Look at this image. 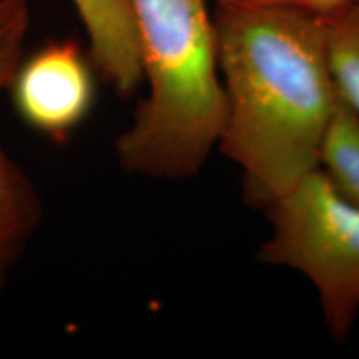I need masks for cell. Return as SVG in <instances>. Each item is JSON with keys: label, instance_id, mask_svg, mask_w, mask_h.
I'll list each match as a JSON object with an SVG mask.
<instances>
[{"label": "cell", "instance_id": "obj_1", "mask_svg": "<svg viewBox=\"0 0 359 359\" xmlns=\"http://www.w3.org/2000/svg\"><path fill=\"white\" fill-rule=\"evenodd\" d=\"M217 57L224 93L218 145L243 175L245 198L266 208L320 167L338 90L323 19L218 7Z\"/></svg>", "mask_w": 359, "mask_h": 359}, {"label": "cell", "instance_id": "obj_2", "mask_svg": "<svg viewBox=\"0 0 359 359\" xmlns=\"http://www.w3.org/2000/svg\"><path fill=\"white\" fill-rule=\"evenodd\" d=\"M148 93L116 138L125 172L185 180L218 145L224 93L205 0H130Z\"/></svg>", "mask_w": 359, "mask_h": 359}, {"label": "cell", "instance_id": "obj_3", "mask_svg": "<svg viewBox=\"0 0 359 359\" xmlns=\"http://www.w3.org/2000/svg\"><path fill=\"white\" fill-rule=\"evenodd\" d=\"M264 212L271 235L259 259L306 276L327 331L344 343L359 316V208L318 167Z\"/></svg>", "mask_w": 359, "mask_h": 359}, {"label": "cell", "instance_id": "obj_4", "mask_svg": "<svg viewBox=\"0 0 359 359\" xmlns=\"http://www.w3.org/2000/svg\"><path fill=\"white\" fill-rule=\"evenodd\" d=\"M15 111L52 140H65L95 105V69L79 45L50 42L17 65L8 83Z\"/></svg>", "mask_w": 359, "mask_h": 359}, {"label": "cell", "instance_id": "obj_5", "mask_svg": "<svg viewBox=\"0 0 359 359\" xmlns=\"http://www.w3.org/2000/svg\"><path fill=\"white\" fill-rule=\"evenodd\" d=\"M29 22L30 17L17 24L0 43V93L7 90L20 64ZM42 217L43 206L39 191L24 168L0 143V290H4L12 269L24 257Z\"/></svg>", "mask_w": 359, "mask_h": 359}, {"label": "cell", "instance_id": "obj_6", "mask_svg": "<svg viewBox=\"0 0 359 359\" xmlns=\"http://www.w3.org/2000/svg\"><path fill=\"white\" fill-rule=\"evenodd\" d=\"M88 37L93 69L118 95L143 82L140 48L130 0H72Z\"/></svg>", "mask_w": 359, "mask_h": 359}, {"label": "cell", "instance_id": "obj_7", "mask_svg": "<svg viewBox=\"0 0 359 359\" xmlns=\"http://www.w3.org/2000/svg\"><path fill=\"white\" fill-rule=\"evenodd\" d=\"M336 90L359 120V4L323 19Z\"/></svg>", "mask_w": 359, "mask_h": 359}, {"label": "cell", "instance_id": "obj_8", "mask_svg": "<svg viewBox=\"0 0 359 359\" xmlns=\"http://www.w3.org/2000/svg\"><path fill=\"white\" fill-rule=\"evenodd\" d=\"M320 167L359 208V120L341 97L323 143Z\"/></svg>", "mask_w": 359, "mask_h": 359}, {"label": "cell", "instance_id": "obj_9", "mask_svg": "<svg viewBox=\"0 0 359 359\" xmlns=\"http://www.w3.org/2000/svg\"><path fill=\"white\" fill-rule=\"evenodd\" d=\"M356 4H359V0H218V7L285 11L318 19H326Z\"/></svg>", "mask_w": 359, "mask_h": 359}, {"label": "cell", "instance_id": "obj_10", "mask_svg": "<svg viewBox=\"0 0 359 359\" xmlns=\"http://www.w3.org/2000/svg\"><path fill=\"white\" fill-rule=\"evenodd\" d=\"M29 17L27 0H0V43L12 32L13 27Z\"/></svg>", "mask_w": 359, "mask_h": 359}]
</instances>
